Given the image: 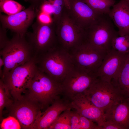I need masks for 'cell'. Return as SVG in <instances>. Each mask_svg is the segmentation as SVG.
Returning a JSON list of instances; mask_svg holds the SVG:
<instances>
[{
  "mask_svg": "<svg viewBox=\"0 0 129 129\" xmlns=\"http://www.w3.org/2000/svg\"><path fill=\"white\" fill-rule=\"evenodd\" d=\"M36 11L43 12L51 15L53 13L52 5L49 0H44Z\"/></svg>",
  "mask_w": 129,
  "mask_h": 129,
  "instance_id": "f1b7e54d",
  "label": "cell"
},
{
  "mask_svg": "<svg viewBox=\"0 0 129 129\" xmlns=\"http://www.w3.org/2000/svg\"><path fill=\"white\" fill-rule=\"evenodd\" d=\"M62 92L61 84L37 67L26 93L45 110L60 97Z\"/></svg>",
  "mask_w": 129,
  "mask_h": 129,
  "instance_id": "7a4b0ae2",
  "label": "cell"
},
{
  "mask_svg": "<svg viewBox=\"0 0 129 129\" xmlns=\"http://www.w3.org/2000/svg\"><path fill=\"white\" fill-rule=\"evenodd\" d=\"M70 123L71 129H80L79 114L75 111H71Z\"/></svg>",
  "mask_w": 129,
  "mask_h": 129,
  "instance_id": "f546056e",
  "label": "cell"
},
{
  "mask_svg": "<svg viewBox=\"0 0 129 129\" xmlns=\"http://www.w3.org/2000/svg\"><path fill=\"white\" fill-rule=\"evenodd\" d=\"M4 62L2 78L15 67L34 58L32 48L25 36L15 34L0 52Z\"/></svg>",
  "mask_w": 129,
  "mask_h": 129,
  "instance_id": "277c9868",
  "label": "cell"
},
{
  "mask_svg": "<svg viewBox=\"0 0 129 129\" xmlns=\"http://www.w3.org/2000/svg\"><path fill=\"white\" fill-rule=\"evenodd\" d=\"M97 78L95 75L74 65L61 83L63 98L70 102L85 95L87 91Z\"/></svg>",
  "mask_w": 129,
  "mask_h": 129,
  "instance_id": "ba28073f",
  "label": "cell"
},
{
  "mask_svg": "<svg viewBox=\"0 0 129 129\" xmlns=\"http://www.w3.org/2000/svg\"><path fill=\"white\" fill-rule=\"evenodd\" d=\"M66 7L68 9L70 8V0H63Z\"/></svg>",
  "mask_w": 129,
  "mask_h": 129,
  "instance_id": "e575fe53",
  "label": "cell"
},
{
  "mask_svg": "<svg viewBox=\"0 0 129 129\" xmlns=\"http://www.w3.org/2000/svg\"><path fill=\"white\" fill-rule=\"evenodd\" d=\"M69 52L75 67L96 76L106 54L97 51L85 42Z\"/></svg>",
  "mask_w": 129,
  "mask_h": 129,
  "instance_id": "8fae6325",
  "label": "cell"
},
{
  "mask_svg": "<svg viewBox=\"0 0 129 129\" xmlns=\"http://www.w3.org/2000/svg\"><path fill=\"white\" fill-rule=\"evenodd\" d=\"M108 14L118 29L119 36L129 35V1L120 0Z\"/></svg>",
  "mask_w": 129,
  "mask_h": 129,
  "instance_id": "ac0fdd59",
  "label": "cell"
},
{
  "mask_svg": "<svg viewBox=\"0 0 129 129\" xmlns=\"http://www.w3.org/2000/svg\"><path fill=\"white\" fill-rule=\"evenodd\" d=\"M35 59L39 69L61 84L74 66L70 52L59 44Z\"/></svg>",
  "mask_w": 129,
  "mask_h": 129,
  "instance_id": "6da1fadb",
  "label": "cell"
},
{
  "mask_svg": "<svg viewBox=\"0 0 129 129\" xmlns=\"http://www.w3.org/2000/svg\"><path fill=\"white\" fill-rule=\"evenodd\" d=\"M127 55L122 54L112 48L98 69L96 73L97 78L109 83L115 80Z\"/></svg>",
  "mask_w": 129,
  "mask_h": 129,
  "instance_id": "4fadbf2b",
  "label": "cell"
},
{
  "mask_svg": "<svg viewBox=\"0 0 129 129\" xmlns=\"http://www.w3.org/2000/svg\"><path fill=\"white\" fill-rule=\"evenodd\" d=\"M99 14H108L116 0H82Z\"/></svg>",
  "mask_w": 129,
  "mask_h": 129,
  "instance_id": "ffe728a7",
  "label": "cell"
},
{
  "mask_svg": "<svg viewBox=\"0 0 129 129\" xmlns=\"http://www.w3.org/2000/svg\"><path fill=\"white\" fill-rule=\"evenodd\" d=\"M9 40L7 35L6 29L0 26V50L2 49L5 46Z\"/></svg>",
  "mask_w": 129,
  "mask_h": 129,
  "instance_id": "4dcf8cb0",
  "label": "cell"
},
{
  "mask_svg": "<svg viewBox=\"0 0 129 129\" xmlns=\"http://www.w3.org/2000/svg\"><path fill=\"white\" fill-rule=\"evenodd\" d=\"M37 14L36 10L30 5L15 14L8 15L0 13L1 26L15 34L25 36L29 27L32 24Z\"/></svg>",
  "mask_w": 129,
  "mask_h": 129,
  "instance_id": "7c38bea8",
  "label": "cell"
},
{
  "mask_svg": "<svg viewBox=\"0 0 129 129\" xmlns=\"http://www.w3.org/2000/svg\"><path fill=\"white\" fill-rule=\"evenodd\" d=\"M115 82L122 90L129 94V54L127 55Z\"/></svg>",
  "mask_w": 129,
  "mask_h": 129,
  "instance_id": "d6986e66",
  "label": "cell"
},
{
  "mask_svg": "<svg viewBox=\"0 0 129 129\" xmlns=\"http://www.w3.org/2000/svg\"><path fill=\"white\" fill-rule=\"evenodd\" d=\"M4 62L2 57L0 55V76L1 78L3 74V70L2 68L4 66Z\"/></svg>",
  "mask_w": 129,
  "mask_h": 129,
  "instance_id": "836d02e7",
  "label": "cell"
},
{
  "mask_svg": "<svg viewBox=\"0 0 129 129\" xmlns=\"http://www.w3.org/2000/svg\"><path fill=\"white\" fill-rule=\"evenodd\" d=\"M37 68L34 58L14 68L1 78L8 89L14 101L20 99L26 93Z\"/></svg>",
  "mask_w": 129,
  "mask_h": 129,
  "instance_id": "52a82bcc",
  "label": "cell"
},
{
  "mask_svg": "<svg viewBox=\"0 0 129 129\" xmlns=\"http://www.w3.org/2000/svg\"><path fill=\"white\" fill-rule=\"evenodd\" d=\"M3 0H0V1H2ZM25 1H27V0H24Z\"/></svg>",
  "mask_w": 129,
  "mask_h": 129,
  "instance_id": "d590c367",
  "label": "cell"
},
{
  "mask_svg": "<svg viewBox=\"0 0 129 129\" xmlns=\"http://www.w3.org/2000/svg\"><path fill=\"white\" fill-rule=\"evenodd\" d=\"M101 127L102 129H122L119 125L109 121H105Z\"/></svg>",
  "mask_w": 129,
  "mask_h": 129,
  "instance_id": "1f68e13d",
  "label": "cell"
},
{
  "mask_svg": "<svg viewBox=\"0 0 129 129\" xmlns=\"http://www.w3.org/2000/svg\"><path fill=\"white\" fill-rule=\"evenodd\" d=\"M112 48L125 55L129 54V35L118 36L113 39Z\"/></svg>",
  "mask_w": 129,
  "mask_h": 129,
  "instance_id": "7402d4cb",
  "label": "cell"
},
{
  "mask_svg": "<svg viewBox=\"0 0 129 129\" xmlns=\"http://www.w3.org/2000/svg\"><path fill=\"white\" fill-rule=\"evenodd\" d=\"M14 100L10 94L8 89L2 80H0V117L2 119L3 111L6 108V109L13 104Z\"/></svg>",
  "mask_w": 129,
  "mask_h": 129,
  "instance_id": "44dd1931",
  "label": "cell"
},
{
  "mask_svg": "<svg viewBox=\"0 0 129 129\" xmlns=\"http://www.w3.org/2000/svg\"><path fill=\"white\" fill-rule=\"evenodd\" d=\"M0 124V129H20L22 128L18 120L13 116L9 115L2 119Z\"/></svg>",
  "mask_w": 129,
  "mask_h": 129,
  "instance_id": "d4e9b609",
  "label": "cell"
},
{
  "mask_svg": "<svg viewBox=\"0 0 129 129\" xmlns=\"http://www.w3.org/2000/svg\"><path fill=\"white\" fill-rule=\"evenodd\" d=\"M128 94L114 81L109 83L97 78L87 91L85 95L95 106L104 112Z\"/></svg>",
  "mask_w": 129,
  "mask_h": 129,
  "instance_id": "5b68a950",
  "label": "cell"
},
{
  "mask_svg": "<svg viewBox=\"0 0 129 129\" xmlns=\"http://www.w3.org/2000/svg\"><path fill=\"white\" fill-rule=\"evenodd\" d=\"M6 110L9 115L18 120L22 129H31L42 109L40 104L25 93Z\"/></svg>",
  "mask_w": 129,
  "mask_h": 129,
  "instance_id": "30bf717a",
  "label": "cell"
},
{
  "mask_svg": "<svg viewBox=\"0 0 129 129\" xmlns=\"http://www.w3.org/2000/svg\"><path fill=\"white\" fill-rule=\"evenodd\" d=\"M71 109V108H69L62 112L48 129H71L70 118Z\"/></svg>",
  "mask_w": 129,
  "mask_h": 129,
  "instance_id": "603a6c76",
  "label": "cell"
},
{
  "mask_svg": "<svg viewBox=\"0 0 129 129\" xmlns=\"http://www.w3.org/2000/svg\"><path fill=\"white\" fill-rule=\"evenodd\" d=\"M32 27V32H27L25 37L32 48L35 58L58 45L54 22L44 24L36 21Z\"/></svg>",
  "mask_w": 129,
  "mask_h": 129,
  "instance_id": "9c48e42d",
  "label": "cell"
},
{
  "mask_svg": "<svg viewBox=\"0 0 129 129\" xmlns=\"http://www.w3.org/2000/svg\"><path fill=\"white\" fill-rule=\"evenodd\" d=\"M69 108H71L70 102L59 98L42 112L31 129H48L60 115Z\"/></svg>",
  "mask_w": 129,
  "mask_h": 129,
  "instance_id": "9a60e30c",
  "label": "cell"
},
{
  "mask_svg": "<svg viewBox=\"0 0 129 129\" xmlns=\"http://www.w3.org/2000/svg\"></svg>",
  "mask_w": 129,
  "mask_h": 129,
  "instance_id": "8d00e7d4",
  "label": "cell"
},
{
  "mask_svg": "<svg viewBox=\"0 0 129 129\" xmlns=\"http://www.w3.org/2000/svg\"><path fill=\"white\" fill-rule=\"evenodd\" d=\"M44 0H27L30 4V5L37 10L39 6Z\"/></svg>",
  "mask_w": 129,
  "mask_h": 129,
  "instance_id": "d6a6232c",
  "label": "cell"
},
{
  "mask_svg": "<svg viewBox=\"0 0 129 129\" xmlns=\"http://www.w3.org/2000/svg\"><path fill=\"white\" fill-rule=\"evenodd\" d=\"M105 121H112L122 129H129V94L104 112Z\"/></svg>",
  "mask_w": 129,
  "mask_h": 129,
  "instance_id": "e0dca14e",
  "label": "cell"
},
{
  "mask_svg": "<svg viewBox=\"0 0 129 129\" xmlns=\"http://www.w3.org/2000/svg\"><path fill=\"white\" fill-rule=\"evenodd\" d=\"M70 0L69 13L75 22L84 30L92 24L101 14L82 0Z\"/></svg>",
  "mask_w": 129,
  "mask_h": 129,
  "instance_id": "5bb4252c",
  "label": "cell"
},
{
  "mask_svg": "<svg viewBox=\"0 0 129 129\" xmlns=\"http://www.w3.org/2000/svg\"><path fill=\"white\" fill-rule=\"evenodd\" d=\"M70 104L71 109L100 127L105 121L104 112L95 106L85 95L74 100Z\"/></svg>",
  "mask_w": 129,
  "mask_h": 129,
  "instance_id": "2e32d148",
  "label": "cell"
},
{
  "mask_svg": "<svg viewBox=\"0 0 129 129\" xmlns=\"http://www.w3.org/2000/svg\"><path fill=\"white\" fill-rule=\"evenodd\" d=\"M36 21L44 24H48L53 22V17L51 15L45 13L37 11Z\"/></svg>",
  "mask_w": 129,
  "mask_h": 129,
  "instance_id": "83f0119b",
  "label": "cell"
},
{
  "mask_svg": "<svg viewBox=\"0 0 129 129\" xmlns=\"http://www.w3.org/2000/svg\"><path fill=\"white\" fill-rule=\"evenodd\" d=\"M51 3L53 9V20L55 22L61 15L65 6L63 0H49Z\"/></svg>",
  "mask_w": 129,
  "mask_h": 129,
  "instance_id": "484cf974",
  "label": "cell"
},
{
  "mask_svg": "<svg viewBox=\"0 0 129 129\" xmlns=\"http://www.w3.org/2000/svg\"><path fill=\"white\" fill-rule=\"evenodd\" d=\"M84 31V42L97 51L105 54L112 48L113 39L119 35L108 14H100L95 21Z\"/></svg>",
  "mask_w": 129,
  "mask_h": 129,
  "instance_id": "3957f363",
  "label": "cell"
},
{
  "mask_svg": "<svg viewBox=\"0 0 129 129\" xmlns=\"http://www.w3.org/2000/svg\"><path fill=\"white\" fill-rule=\"evenodd\" d=\"M55 32L58 44L69 52L84 42V31L75 22L65 6L56 21Z\"/></svg>",
  "mask_w": 129,
  "mask_h": 129,
  "instance_id": "8992f818",
  "label": "cell"
},
{
  "mask_svg": "<svg viewBox=\"0 0 129 129\" xmlns=\"http://www.w3.org/2000/svg\"><path fill=\"white\" fill-rule=\"evenodd\" d=\"M79 120L80 129H102L96 123L80 114Z\"/></svg>",
  "mask_w": 129,
  "mask_h": 129,
  "instance_id": "4316f807",
  "label": "cell"
},
{
  "mask_svg": "<svg viewBox=\"0 0 129 129\" xmlns=\"http://www.w3.org/2000/svg\"><path fill=\"white\" fill-rule=\"evenodd\" d=\"M24 9V6L13 0H3L0 1V11L7 15L15 14Z\"/></svg>",
  "mask_w": 129,
  "mask_h": 129,
  "instance_id": "cb8c5ba5",
  "label": "cell"
}]
</instances>
